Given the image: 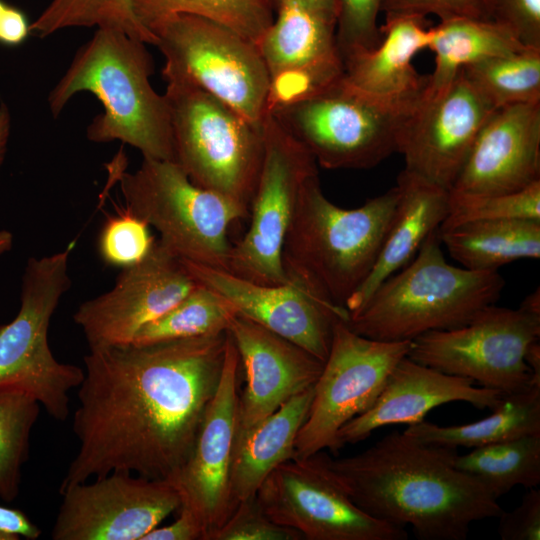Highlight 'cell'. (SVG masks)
<instances>
[{"label":"cell","mask_w":540,"mask_h":540,"mask_svg":"<svg viewBox=\"0 0 540 540\" xmlns=\"http://www.w3.org/2000/svg\"><path fill=\"white\" fill-rule=\"evenodd\" d=\"M31 22L20 8L0 0V44L6 47L22 45L31 35Z\"/></svg>","instance_id":"cell-43"},{"label":"cell","mask_w":540,"mask_h":540,"mask_svg":"<svg viewBox=\"0 0 540 540\" xmlns=\"http://www.w3.org/2000/svg\"><path fill=\"white\" fill-rule=\"evenodd\" d=\"M0 531L20 539H37L41 530L21 510L0 505Z\"/></svg>","instance_id":"cell-45"},{"label":"cell","mask_w":540,"mask_h":540,"mask_svg":"<svg viewBox=\"0 0 540 540\" xmlns=\"http://www.w3.org/2000/svg\"><path fill=\"white\" fill-rule=\"evenodd\" d=\"M495 109L461 69L445 86L426 87L399 132L397 152L404 169L450 190Z\"/></svg>","instance_id":"cell-16"},{"label":"cell","mask_w":540,"mask_h":540,"mask_svg":"<svg viewBox=\"0 0 540 540\" xmlns=\"http://www.w3.org/2000/svg\"><path fill=\"white\" fill-rule=\"evenodd\" d=\"M131 3L139 22L150 32L168 18L187 14L215 21L255 44L275 14L272 0H131Z\"/></svg>","instance_id":"cell-31"},{"label":"cell","mask_w":540,"mask_h":540,"mask_svg":"<svg viewBox=\"0 0 540 540\" xmlns=\"http://www.w3.org/2000/svg\"><path fill=\"white\" fill-rule=\"evenodd\" d=\"M75 241L63 250L28 259L15 318L0 325V389L22 392L58 421L69 415L70 390L84 369L59 362L48 343V329L61 298L71 287L69 258Z\"/></svg>","instance_id":"cell-7"},{"label":"cell","mask_w":540,"mask_h":540,"mask_svg":"<svg viewBox=\"0 0 540 540\" xmlns=\"http://www.w3.org/2000/svg\"><path fill=\"white\" fill-rule=\"evenodd\" d=\"M450 194L449 212L439 230L476 220H540V181L515 192L470 196Z\"/></svg>","instance_id":"cell-36"},{"label":"cell","mask_w":540,"mask_h":540,"mask_svg":"<svg viewBox=\"0 0 540 540\" xmlns=\"http://www.w3.org/2000/svg\"><path fill=\"white\" fill-rule=\"evenodd\" d=\"M380 31L377 46L343 58L342 80L375 100L409 111L428 82V76L416 71L412 59L428 48L432 27L425 26L424 17L394 15L386 16Z\"/></svg>","instance_id":"cell-24"},{"label":"cell","mask_w":540,"mask_h":540,"mask_svg":"<svg viewBox=\"0 0 540 540\" xmlns=\"http://www.w3.org/2000/svg\"><path fill=\"white\" fill-rule=\"evenodd\" d=\"M245 371L236 437L311 388L324 362L292 341L236 314L227 329Z\"/></svg>","instance_id":"cell-22"},{"label":"cell","mask_w":540,"mask_h":540,"mask_svg":"<svg viewBox=\"0 0 540 540\" xmlns=\"http://www.w3.org/2000/svg\"><path fill=\"white\" fill-rule=\"evenodd\" d=\"M227 331L145 346L92 347L59 492L113 471L172 479L188 460L221 377Z\"/></svg>","instance_id":"cell-1"},{"label":"cell","mask_w":540,"mask_h":540,"mask_svg":"<svg viewBox=\"0 0 540 540\" xmlns=\"http://www.w3.org/2000/svg\"><path fill=\"white\" fill-rule=\"evenodd\" d=\"M540 181V102L495 109L478 132L451 189L489 196Z\"/></svg>","instance_id":"cell-21"},{"label":"cell","mask_w":540,"mask_h":540,"mask_svg":"<svg viewBox=\"0 0 540 540\" xmlns=\"http://www.w3.org/2000/svg\"><path fill=\"white\" fill-rule=\"evenodd\" d=\"M113 172L125 208L155 228L182 260L228 270V231L248 216L236 203L194 184L174 161L143 158L132 172Z\"/></svg>","instance_id":"cell-8"},{"label":"cell","mask_w":540,"mask_h":540,"mask_svg":"<svg viewBox=\"0 0 540 540\" xmlns=\"http://www.w3.org/2000/svg\"><path fill=\"white\" fill-rule=\"evenodd\" d=\"M313 387L293 396L252 429L236 437L230 472L233 511L240 501L256 495L278 465L295 458L296 437L307 418Z\"/></svg>","instance_id":"cell-26"},{"label":"cell","mask_w":540,"mask_h":540,"mask_svg":"<svg viewBox=\"0 0 540 540\" xmlns=\"http://www.w3.org/2000/svg\"><path fill=\"white\" fill-rule=\"evenodd\" d=\"M497 518V531L502 540H539L540 489L529 488L515 509L502 511Z\"/></svg>","instance_id":"cell-42"},{"label":"cell","mask_w":540,"mask_h":540,"mask_svg":"<svg viewBox=\"0 0 540 540\" xmlns=\"http://www.w3.org/2000/svg\"><path fill=\"white\" fill-rule=\"evenodd\" d=\"M182 261L197 282L225 297L237 314L292 341L323 362L329 353L334 323L348 319L346 308L293 281L260 284L227 270Z\"/></svg>","instance_id":"cell-20"},{"label":"cell","mask_w":540,"mask_h":540,"mask_svg":"<svg viewBox=\"0 0 540 540\" xmlns=\"http://www.w3.org/2000/svg\"><path fill=\"white\" fill-rule=\"evenodd\" d=\"M461 70L495 108L540 102V49L488 58Z\"/></svg>","instance_id":"cell-33"},{"label":"cell","mask_w":540,"mask_h":540,"mask_svg":"<svg viewBox=\"0 0 540 540\" xmlns=\"http://www.w3.org/2000/svg\"><path fill=\"white\" fill-rule=\"evenodd\" d=\"M539 336L540 315L492 304L460 327L416 337L407 356L481 387L511 394L540 385L524 359L528 346Z\"/></svg>","instance_id":"cell-11"},{"label":"cell","mask_w":540,"mask_h":540,"mask_svg":"<svg viewBox=\"0 0 540 540\" xmlns=\"http://www.w3.org/2000/svg\"><path fill=\"white\" fill-rule=\"evenodd\" d=\"M488 0H384L382 11L386 16L413 15L438 16L441 21L452 18L488 20Z\"/></svg>","instance_id":"cell-41"},{"label":"cell","mask_w":540,"mask_h":540,"mask_svg":"<svg viewBox=\"0 0 540 540\" xmlns=\"http://www.w3.org/2000/svg\"><path fill=\"white\" fill-rule=\"evenodd\" d=\"M14 236L6 229H0V256L9 252L13 248Z\"/></svg>","instance_id":"cell-50"},{"label":"cell","mask_w":540,"mask_h":540,"mask_svg":"<svg viewBox=\"0 0 540 540\" xmlns=\"http://www.w3.org/2000/svg\"><path fill=\"white\" fill-rule=\"evenodd\" d=\"M54 540H142L181 505L170 479L113 471L61 492Z\"/></svg>","instance_id":"cell-15"},{"label":"cell","mask_w":540,"mask_h":540,"mask_svg":"<svg viewBox=\"0 0 540 540\" xmlns=\"http://www.w3.org/2000/svg\"><path fill=\"white\" fill-rule=\"evenodd\" d=\"M504 286L498 271L449 264L437 229L405 267L383 281L361 308L348 313L346 323L370 339L412 341L429 331L466 324L495 304Z\"/></svg>","instance_id":"cell-5"},{"label":"cell","mask_w":540,"mask_h":540,"mask_svg":"<svg viewBox=\"0 0 540 540\" xmlns=\"http://www.w3.org/2000/svg\"><path fill=\"white\" fill-rule=\"evenodd\" d=\"M384 0H336L335 35L342 57L377 46L382 38L378 15Z\"/></svg>","instance_id":"cell-38"},{"label":"cell","mask_w":540,"mask_h":540,"mask_svg":"<svg viewBox=\"0 0 540 540\" xmlns=\"http://www.w3.org/2000/svg\"><path fill=\"white\" fill-rule=\"evenodd\" d=\"M457 450L394 431L361 453L322 460L353 503L420 540H464L473 522L503 511L476 478L456 468Z\"/></svg>","instance_id":"cell-2"},{"label":"cell","mask_w":540,"mask_h":540,"mask_svg":"<svg viewBox=\"0 0 540 540\" xmlns=\"http://www.w3.org/2000/svg\"><path fill=\"white\" fill-rule=\"evenodd\" d=\"M175 162L197 186L236 203L249 216L263 158L255 125L193 83L162 73Z\"/></svg>","instance_id":"cell-6"},{"label":"cell","mask_w":540,"mask_h":540,"mask_svg":"<svg viewBox=\"0 0 540 540\" xmlns=\"http://www.w3.org/2000/svg\"><path fill=\"white\" fill-rule=\"evenodd\" d=\"M273 4L276 0H272ZM310 8L322 14L336 24L337 5L336 0H300Z\"/></svg>","instance_id":"cell-47"},{"label":"cell","mask_w":540,"mask_h":540,"mask_svg":"<svg viewBox=\"0 0 540 540\" xmlns=\"http://www.w3.org/2000/svg\"><path fill=\"white\" fill-rule=\"evenodd\" d=\"M441 244L462 267L498 271L540 257V220H476L439 230Z\"/></svg>","instance_id":"cell-27"},{"label":"cell","mask_w":540,"mask_h":540,"mask_svg":"<svg viewBox=\"0 0 540 540\" xmlns=\"http://www.w3.org/2000/svg\"><path fill=\"white\" fill-rule=\"evenodd\" d=\"M263 140L250 224L244 237L232 245L227 271L260 284H287L291 281L282 263L284 238L300 191L309 177L318 174V165L270 114L263 121Z\"/></svg>","instance_id":"cell-13"},{"label":"cell","mask_w":540,"mask_h":540,"mask_svg":"<svg viewBox=\"0 0 540 540\" xmlns=\"http://www.w3.org/2000/svg\"><path fill=\"white\" fill-rule=\"evenodd\" d=\"M525 362L530 367L533 380L537 383H540V344L539 340L532 342L524 356Z\"/></svg>","instance_id":"cell-48"},{"label":"cell","mask_w":540,"mask_h":540,"mask_svg":"<svg viewBox=\"0 0 540 540\" xmlns=\"http://www.w3.org/2000/svg\"><path fill=\"white\" fill-rule=\"evenodd\" d=\"M197 285L182 259L156 240L143 260L123 268L110 290L79 305L73 320L89 348L129 345Z\"/></svg>","instance_id":"cell-18"},{"label":"cell","mask_w":540,"mask_h":540,"mask_svg":"<svg viewBox=\"0 0 540 540\" xmlns=\"http://www.w3.org/2000/svg\"><path fill=\"white\" fill-rule=\"evenodd\" d=\"M177 519L169 525L156 527L142 540H205L204 530L196 516L187 508L180 507Z\"/></svg>","instance_id":"cell-44"},{"label":"cell","mask_w":540,"mask_h":540,"mask_svg":"<svg viewBox=\"0 0 540 540\" xmlns=\"http://www.w3.org/2000/svg\"><path fill=\"white\" fill-rule=\"evenodd\" d=\"M524 311L540 315V292L539 288L532 292L531 294L527 295L525 299L522 301L520 307Z\"/></svg>","instance_id":"cell-49"},{"label":"cell","mask_w":540,"mask_h":540,"mask_svg":"<svg viewBox=\"0 0 540 540\" xmlns=\"http://www.w3.org/2000/svg\"><path fill=\"white\" fill-rule=\"evenodd\" d=\"M410 111L375 100L341 77L270 115L308 150L318 166L334 170L369 169L397 152L399 132Z\"/></svg>","instance_id":"cell-10"},{"label":"cell","mask_w":540,"mask_h":540,"mask_svg":"<svg viewBox=\"0 0 540 540\" xmlns=\"http://www.w3.org/2000/svg\"><path fill=\"white\" fill-rule=\"evenodd\" d=\"M146 221L126 208L109 216L98 239L101 259L111 266L129 267L143 260L155 239Z\"/></svg>","instance_id":"cell-37"},{"label":"cell","mask_w":540,"mask_h":540,"mask_svg":"<svg viewBox=\"0 0 540 540\" xmlns=\"http://www.w3.org/2000/svg\"><path fill=\"white\" fill-rule=\"evenodd\" d=\"M504 396L406 356L393 368L374 405L339 430L337 444L341 449L363 441L380 427L421 422L430 410L450 402H467L477 409L492 411Z\"/></svg>","instance_id":"cell-23"},{"label":"cell","mask_w":540,"mask_h":540,"mask_svg":"<svg viewBox=\"0 0 540 540\" xmlns=\"http://www.w3.org/2000/svg\"><path fill=\"white\" fill-rule=\"evenodd\" d=\"M74 27L112 29L146 44L156 42L136 17L131 0H51L31 22L32 33L41 38Z\"/></svg>","instance_id":"cell-34"},{"label":"cell","mask_w":540,"mask_h":540,"mask_svg":"<svg viewBox=\"0 0 540 540\" xmlns=\"http://www.w3.org/2000/svg\"><path fill=\"white\" fill-rule=\"evenodd\" d=\"M456 468L479 480L498 500L517 485L540 483V434L473 448L458 455Z\"/></svg>","instance_id":"cell-30"},{"label":"cell","mask_w":540,"mask_h":540,"mask_svg":"<svg viewBox=\"0 0 540 540\" xmlns=\"http://www.w3.org/2000/svg\"><path fill=\"white\" fill-rule=\"evenodd\" d=\"M395 186L398 200L388 231L371 272L345 304L348 313L361 308L383 281L405 267L448 215L449 190L405 169Z\"/></svg>","instance_id":"cell-25"},{"label":"cell","mask_w":540,"mask_h":540,"mask_svg":"<svg viewBox=\"0 0 540 540\" xmlns=\"http://www.w3.org/2000/svg\"><path fill=\"white\" fill-rule=\"evenodd\" d=\"M10 113L4 103L0 105V167L4 161L9 132H10Z\"/></svg>","instance_id":"cell-46"},{"label":"cell","mask_w":540,"mask_h":540,"mask_svg":"<svg viewBox=\"0 0 540 540\" xmlns=\"http://www.w3.org/2000/svg\"><path fill=\"white\" fill-rule=\"evenodd\" d=\"M240 367L238 351L227 332L218 387L188 460L170 479L179 492L180 507L189 509L196 516L205 540H210L233 512L230 472L238 429Z\"/></svg>","instance_id":"cell-19"},{"label":"cell","mask_w":540,"mask_h":540,"mask_svg":"<svg viewBox=\"0 0 540 540\" xmlns=\"http://www.w3.org/2000/svg\"><path fill=\"white\" fill-rule=\"evenodd\" d=\"M236 314L225 297L198 282L171 309L141 328L131 344L145 346L223 333Z\"/></svg>","instance_id":"cell-32"},{"label":"cell","mask_w":540,"mask_h":540,"mask_svg":"<svg viewBox=\"0 0 540 540\" xmlns=\"http://www.w3.org/2000/svg\"><path fill=\"white\" fill-rule=\"evenodd\" d=\"M295 529L271 520L256 497L240 501L227 520L212 534L210 540H302Z\"/></svg>","instance_id":"cell-39"},{"label":"cell","mask_w":540,"mask_h":540,"mask_svg":"<svg viewBox=\"0 0 540 540\" xmlns=\"http://www.w3.org/2000/svg\"><path fill=\"white\" fill-rule=\"evenodd\" d=\"M256 500L275 523L306 540H406L403 527L365 513L326 468L321 452L278 465Z\"/></svg>","instance_id":"cell-14"},{"label":"cell","mask_w":540,"mask_h":540,"mask_svg":"<svg viewBox=\"0 0 540 540\" xmlns=\"http://www.w3.org/2000/svg\"><path fill=\"white\" fill-rule=\"evenodd\" d=\"M404 433L424 443L455 449H473L540 434V385L505 394L492 414L481 420L454 426H439L423 420L409 425Z\"/></svg>","instance_id":"cell-28"},{"label":"cell","mask_w":540,"mask_h":540,"mask_svg":"<svg viewBox=\"0 0 540 540\" xmlns=\"http://www.w3.org/2000/svg\"><path fill=\"white\" fill-rule=\"evenodd\" d=\"M488 20L509 30L523 45L540 49V0H488Z\"/></svg>","instance_id":"cell-40"},{"label":"cell","mask_w":540,"mask_h":540,"mask_svg":"<svg viewBox=\"0 0 540 540\" xmlns=\"http://www.w3.org/2000/svg\"><path fill=\"white\" fill-rule=\"evenodd\" d=\"M428 49L435 54V68L426 87L435 90L448 84L466 66L530 47L491 20L461 17L442 20L432 27Z\"/></svg>","instance_id":"cell-29"},{"label":"cell","mask_w":540,"mask_h":540,"mask_svg":"<svg viewBox=\"0 0 540 540\" xmlns=\"http://www.w3.org/2000/svg\"><path fill=\"white\" fill-rule=\"evenodd\" d=\"M19 538L0 531V540H18Z\"/></svg>","instance_id":"cell-51"},{"label":"cell","mask_w":540,"mask_h":540,"mask_svg":"<svg viewBox=\"0 0 540 540\" xmlns=\"http://www.w3.org/2000/svg\"><path fill=\"white\" fill-rule=\"evenodd\" d=\"M398 200L394 186L353 209L332 203L318 174L298 197L282 247L290 281L345 308L371 272Z\"/></svg>","instance_id":"cell-4"},{"label":"cell","mask_w":540,"mask_h":540,"mask_svg":"<svg viewBox=\"0 0 540 540\" xmlns=\"http://www.w3.org/2000/svg\"><path fill=\"white\" fill-rule=\"evenodd\" d=\"M165 58L162 73L185 79L262 126L268 73L254 42L215 21L176 15L151 30Z\"/></svg>","instance_id":"cell-9"},{"label":"cell","mask_w":540,"mask_h":540,"mask_svg":"<svg viewBox=\"0 0 540 540\" xmlns=\"http://www.w3.org/2000/svg\"><path fill=\"white\" fill-rule=\"evenodd\" d=\"M153 73L146 43L97 28L50 91V112L56 118L74 95L90 92L104 109L87 127L90 141H121L143 158L175 162L168 103L151 85Z\"/></svg>","instance_id":"cell-3"},{"label":"cell","mask_w":540,"mask_h":540,"mask_svg":"<svg viewBox=\"0 0 540 540\" xmlns=\"http://www.w3.org/2000/svg\"><path fill=\"white\" fill-rule=\"evenodd\" d=\"M40 404L22 392L0 389V498L16 499L21 470L29 457L30 435Z\"/></svg>","instance_id":"cell-35"},{"label":"cell","mask_w":540,"mask_h":540,"mask_svg":"<svg viewBox=\"0 0 540 540\" xmlns=\"http://www.w3.org/2000/svg\"><path fill=\"white\" fill-rule=\"evenodd\" d=\"M412 341H379L357 334L345 319L333 325L329 353L313 387L307 418L295 441V458L339 451L337 434L379 397Z\"/></svg>","instance_id":"cell-12"},{"label":"cell","mask_w":540,"mask_h":540,"mask_svg":"<svg viewBox=\"0 0 540 540\" xmlns=\"http://www.w3.org/2000/svg\"><path fill=\"white\" fill-rule=\"evenodd\" d=\"M274 11L256 42L269 78L266 115L324 90L344 70L335 22L300 0H276Z\"/></svg>","instance_id":"cell-17"}]
</instances>
